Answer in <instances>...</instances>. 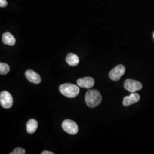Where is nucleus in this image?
Segmentation results:
<instances>
[{"label": "nucleus", "instance_id": "f257e3e1", "mask_svg": "<svg viewBox=\"0 0 154 154\" xmlns=\"http://www.w3.org/2000/svg\"><path fill=\"white\" fill-rule=\"evenodd\" d=\"M102 99L101 94L97 90H89L85 95V102L89 107L98 106L101 103Z\"/></svg>", "mask_w": 154, "mask_h": 154}, {"label": "nucleus", "instance_id": "f03ea898", "mask_svg": "<svg viewBox=\"0 0 154 154\" xmlns=\"http://www.w3.org/2000/svg\"><path fill=\"white\" fill-rule=\"evenodd\" d=\"M60 91L67 98H73L77 97L79 93V87L72 83H64L60 85Z\"/></svg>", "mask_w": 154, "mask_h": 154}, {"label": "nucleus", "instance_id": "7ed1b4c3", "mask_svg": "<svg viewBox=\"0 0 154 154\" xmlns=\"http://www.w3.org/2000/svg\"><path fill=\"white\" fill-rule=\"evenodd\" d=\"M62 127L63 130L69 134L75 135L78 132V126L75 122L66 119L62 122Z\"/></svg>", "mask_w": 154, "mask_h": 154}, {"label": "nucleus", "instance_id": "20e7f679", "mask_svg": "<svg viewBox=\"0 0 154 154\" xmlns=\"http://www.w3.org/2000/svg\"><path fill=\"white\" fill-rule=\"evenodd\" d=\"M0 103L5 109L11 107L13 103V99L11 94L6 91H2L0 94Z\"/></svg>", "mask_w": 154, "mask_h": 154}, {"label": "nucleus", "instance_id": "39448f33", "mask_svg": "<svg viewBox=\"0 0 154 154\" xmlns=\"http://www.w3.org/2000/svg\"><path fill=\"white\" fill-rule=\"evenodd\" d=\"M126 72L125 66L122 65H119L113 69H112L109 72V77L112 81H119L122 76H123Z\"/></svg>", "mask_w": 154, "mask_h": 154}, {"label": "nucleus", "instance_id": "423d86ee", "mask_svg": "<svg viewBox=\"0 0 154 154\" xmlns=\"http://www.w3.org/2000/svg\"><path fill=\"white\" fill-rule=\"evenodd\" d=\"M124 88L130 93H135L142 88V83L137 81L128 79L124 83Z\"/></svg>", "mask_w": 154, "mask_h": 154}, {"label": "nucleus", "instance_id": "0eeeda50", "mask_svg": "<svg viewBox=\"0 0 154 154\" xmlns=\"http://www.w3.org/2000/svg\"><path fill=\"white\" fill-rule=\"evenodd\" d=\"M77 83L78 86L81 88H90L93 87L95 84V81L92 77H84L78 79Z\"/></svg>", "mask_w": 154, "mask_h": 154}, {"label": "nucleus", "instance_id": "6e6552de", "mask_svg": "<svg viewBox=\"0 0 154 154\" xmlns=\"http://www.w3.org/2000/svg\"><path fill=\"white\" fill-rule=\"evenodd\" d=\"M25 75L28 79V81L34 84H39L41 82V78L40 75L36 72L32 70H28L26 71Z\"/></svg>", "mask_w": 154, "mask_h": 154}, {"label": "nucleus", "instance_id": "1a4fd4ad", "mask_svg": "<svg viewBox=\"0 0 154 154\" xmlns=\"http://www.w3.org/2000/svg\"><path fill=\"white\" fill-rule=\"evenodd\" d=\"M140 100V96L137 93H132L129 96H126L123 100V105L125 106H128L138 102Z\"/></svg>", "mask_w": 154, "mask_h": 154}, {"label": "nucleus", "instance_id": "9d476101", "mask_svg": "<svg viewBox=\"0 0 154 154\" xmlns=\"http://www.w3.org/2000/svg\"><path fill=\"white\" fill-rule=\"evenodd\" d=\"M2 42L4 44L10 46H13L16 44V39L9 32H6L2 35Z\"/></svg>", "mask_w": 154, "mask_h": 154}, {"label": "nucleus", "instance_id": "9b49d317", "mask_svg": "<svg viewBox=\"0 0 154 154\" xmlns=\"http://www.w3.org/2000/svg\"><path fill=\"white\" fill-rule=\"evenodd\" d=\"M66 62L71 66H76L79 64V59L76 54L69 53L66 58Z\"/></svg>", "mask_w": 154, "mask_h": 154}, {"label": "nucleus", "instance_id": "f8f14e48", "mask_svg": "<svg viewBox=\"0 0 154 154\" xmlns=\"http://www.w3.org/2000/svg\"><path fill=\"white\" fill-rule=\"evenodd\" d=\"M38 122L34 119H31L26 124V130L29 134H33L35 132L38 128Z\"/></svg>", "mask_w": 154, "mask_h": 154}, {"label": "nucleus", "instance_id": "ddd939ff", "mask_svg": "<svg viewBox=\"0 0 154 154\" xmlns=\"http://www.w3.org/2000/svg\"><path fill=\"white\" fill-rule=\"evenodd\" d=\"M10 70V67L9 65L5 63H0V74L1 75L7 74Z\"/></svg>", "mask_w": 154, "mask_h": 154}, {"label": "nucleus", "instance_id": "4468645a", "mask_svg": "<svg viewBox=\"0 0 154 154\" xmlns=\"http://www.w3.org/2000/svg\"><path fill=\"white\" fill-rule=\"evenodd\" d=\"M25 153L26 152L24 149L21 147H18L14 149L13 152H11V154H25Z\"/></svg>", "mask_w": 154, "mask_h": 154}, {"label": "nucleus", "instance_id": "2eb2a0df", "mask_svg": "<svg viewBox=\"0 0 154 154\" xmlns=\"http://www.w3.org/2000/svg\"><path fill=\"white\" fill-rule=\"evenodd\" d=\"M8 5V2L6 0H0V6L5 7Z\"/></svg>", "mask_w": 154, "mask_h": 154}, {"label": "nucleus", "instance_id": "dca6fc26", "mask_svg": "<svg viewBox=\"0 0 154 154\" xmlns=\"http://www.w3.org/2000/svg\"><path fill=\"white\" fill-rule=\"evenodd\" d=\"M41 154H54L53 152L48 151H44L41 152Z\"/></svg>", "mask_w": 154, "mask_h": 154}, {"label": "nucleus", "instance_id": "f3484780", "mask_svg": "<svg viewBox=\"0 0 154 154\" xmlns=\"http://www.w3.org/2000/svg\"></svg>", "mask_w": 154, "mask_h": 154}]
</instances>
